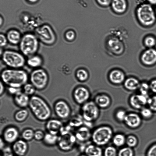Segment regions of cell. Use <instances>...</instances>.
Returning <instances> with one entry per match:
<instances>
[{"instance_id": "obj_44", "label": "cell", "mask_w": 156, "mask_h": 156, "mask_svg": "<svg viewBox=\"0 0 156 156\" xmlns=\"http://www.w3.org/2000/svg\"><path fill=\"white\" fill-rule=\"evenodd\" d=\"M0 47L2 48L7 45L8 41L6 36L2 34H0Z\"/></svg>"}, {"instance_id": "obj_28", "label": "cell", "mask_w": 156, "mask_h": 156, "mask_svg": "<svg viewBox=\"0 0 156 156\" xmlns=\"http://www.w3.org/2000/svg\"><path fill=\"white\" fill-rule=\"evenodd\" d=\"M29 114V112L27 109L22 108L15 112L14 118L16 121L19 122H22L27 119Z\"/></svg>"}, {"instance_id": "obj_41", "label": "cell", "mask_w": 156, "mask_h": 156, "mask_svg": "<svg viewBox=\"0 0 156 156\" xmlns=\"http://www.w3.org/2000/svg\"><path fill=\"white\" fill-rule=\"evenodd\" d=\"M142 116L144 118L149 119L152 115V112L151 109L147 108L142 109L141 111Z\"/></svg>"}, {"instance_id": "obj_8", "label": "cell", "mask_w": 156, "mask_h": 156, "mask_svg": "<svg viewBox=\"0 0 156 156\" xmlns=\"http://www.w3.org/2000/svg\"><path fill=\"white\" fill-rule=\"evenodd\" d=\"M35 35L39 41L46 45H52L56 41L54 32L48 25H44L37 28Z\"/></svg>"}, {"instance_id": "obj_55", "label": "cell", "mask_w": 156, "mask_h": 156, "mask_svg": "<svg viewBox=\"0 0 156 156\" xmlns=\"http://www.w3.org/2000/svg\"><path fill=\"white\" fill-rule=\"evenodd\" d=\"M3 19L1 17H0V25H1L2 23H3Z\"/></svg>"}, {"instance_id": "obj_18", "label": "cell", "mask_w": 156, "mask_h": 156, "mask_svg": "<svg viewBox=\"0 0 156 156\" xmlns=\"http://www.w3.org/2000/svg\"><path fill=\"white\" fill-rule=\"evenodd\" d=\"M124 122L127 126L131 128H134L140 126L141 122V119L138 114L130 113L126 114Z\"/></svg>"}, {"instance_id": "obj_3", "label": "cell", "mask_w": 156, "mask_h": 156, "mask_svg": "<svg viewBox=\"0 0 156 156\" xmlns=\"http://www.w3.org/2000/svg\"><path fill=\"white\" fill-rule=\"evenodd\" d=\"M39 44V41L36 35L29 33L22 36L19 45L20 52L28 58L36 54Z\"/></svg>"}, {"instance_id": "obj_21", "label": "cell", "mask_w": 156, "mask_h": 156, "mask_svg": "<svg viewBox=\"0 0 156 156\" xmlns=\"http://www.w3.org/2000/svg\"><path fill=\"white\" fill-rule=\"evenodd\" d=\"M6 36L8 42L14 45L19 44L22 37L20 32L15 29L8 31Z\"/></svg>"}, {"instance_id": "obj_38", "label": "cell", "mask_w": 156, "mask_h": 156, "mask_svg": "<svg viewBox=\"0 0 156 156\" xmlns=\"http://www.w3.org/2000/svg\"><path fill=\"white\" fill-rule=\"evenodd\" d=\"M77 76L81 81H84L88 77V74L85 70L82 69L79 70L77 73Z\"/></svg>"}, {"instance_id": "obj_11", "label": "cell", "mask_w": 156, "mask_h": 156, "mask_svg": "<svg viewBox=\"0 0 156 156\" xmlns=\"http://www.w3.org/2000/svg\"><path fill=\"white\" fill-rule=\"evenodd\" d=\"M54 108L55 114L60 119H67L70 115V108L64 100H60L57 101L54 104Z\"/></svg>"}, {"instance_id": "obj_35", "label": "cell", "mask_w": 156, "mask_h": 156, "mask_svg": "<svg viewBox=\"0 0 156 156\" xmlns=\"http://www.w3.org/2000/svg\"><path fill=\"white\" fill-rule=\"evenodd\" d=\"M126 143L130 147H135L137 143V140L136 138L132 135H129L126 138Z\"/></svg>"}, {"instance_id": "obj_6", "label": "cell", "mask_w": 156, "mask_h": 156, "mask_svg": "<svg viewBox=\"0 0 156 156\" xmlns=\"http://www.w3.org/2000/svg\"><path fill=\"white\" fill-rule=\"evenodd\" d=\"M36 90H41L47 87L49 81L48 73L40 68L34 69L31 73L29 78Z\"/></svg>"}, {"instance_id": "obj_49", "label": "cell", "mask_w": 156, "mask_h": 156, "mask_svg": "<svg viewBox=\"0 0 156 156\" xmlns=\"http://www.w3.org/2000/svg\"><path fill=\"white\" fill-rule=\"evenodd\" d=\"M98 3L100 5L103 6L109 5L112 2V0H96Z\"/></svg>"}, {"instance_id": "obj_54", "label": "cell", "mask_w": 156, "mask_h": 156, "mask_svg": "<svg viewBox=\"0 0 156 156\" xmlns=\"http://www.w3.org/2000/svg\"><path fill=\"white\" fill-rule=\"evenodd\" d=\"M27 1L31 3H35L37 2L39 0H27Z\"/></svg>"}, {"instance_id": "obj_50", "label": "cell", "mask_w": 156, "mask_h": 156, "mask_svg": "<svg viewBox=\"0 0 156 156\" xmlns=\"http://www.w3.org/2000/svg\"><path fill=\"white\" fill-rule=\"evenodd\" d=\"M150 87L152 91L156 93V80H153L151 82Z\"/></svg>"}, {"instance_id": "obj_52", "label": "cell", "mask_w": 156, "mask_h": 156, "mask_svg": "<svg viewBox=\"0 0 156 156\" xmlns=\"http://www.w3.org/2000/svg\"><path fill=\"white\" fill-rule=\"evenodd\" d=\"M4 140L1 137L0 138V147L1 150H2L4 147Z\"/></svg>"}, {"instance_id": "obj_9", "label": "cell", "mask_w": 156, "mask_h": 156, "mask_svg": "<svg viewBox=\"0 0 156 156\" xmlns=\"http://www.w3.org/2000/svg\"><path fill=\"white\" fill-rule=\"evenodd\" d=\"M99 108L94 102L90 101L85 103L81 109L83 119L87 122L96 120L99 116Z\"/></svg>"}, {"instance_id": "obj_47", "label": "cell", "mask_w": 156, "mask_h": 156, "mask_svg": "<svg viewBox=\"0 0 156 156\" xmlns=\"http://www.w3.org/2000/svg\"><path fill=\"white\" fill-rule=\"evenodd\" d=\"M2 150L4 156H13L12 154V149L9 147H5L2 149Z\"/></svg>"}, {"instance_id": "obj_57", "label": "cell", "mask_w": 156, "mask_h": 156, "mask_svg": "<svg viewBox=\"0 0 156 156\" xmlns=\"http://www.w3.org/2000/svg\"><path fill=\"white\" fill-rule=\"evenodd\" d=\"M155 11H156V9H155Z\"/></svg>"}, {"instance_id": "obj_42", "label": "cell", "mask_w": 156, "mask_h": 156, "mask_svg": "<svg viewBox=\"0 0 156 156\" xmlns=\"http://www.w3.org/2000/svg\"><path fill=\"white\" fill-rule=\"evenodd\" d=\"M144 42L147 46L151 47L153 46L155 44L156 41L153 37H148L145 38Z\"/></svg>"}, {"instance_id": "obj_40", "label": "cell", "mask_w": 156, "mask_h": 156, "mask_svg": "<svg viewBox=\"0 0 156 156\" xmlns=\"http://www.w3.org/2000/svg\"><path fill=\"white\" fill-rule=\"evenodd\" d=\"M45 134L41 130H37L34 132V138L36 140L40 141L43 140Z\"/></svg>"}, {"instance_id": "obj_17", "label": "cell", "mask_w": 156, "mask_h": 156, "mask_svg": "<svg viewBox=\"0 0 156 156\" xmlns=\"http://www.w3.org/2000/svg\"><path fill=\"white\" fill-rule=\"evenodd\" d=\"M30 100L29 96L21 91L14 95V101L15 104L22 108H25L29 106Z\"/></svg>"}, {"instance_id": "obj_13", "label": "cell", "mask_w": 156, "mask_h": 156, "mask_svg": "<svg viewBox=\"0 0 156 156\" xmlns=\"http://www.w3.org/2000/svg\"><path fill=\"white\" fill-rule=\"evenodd\" d=\"M63 126L62 122L56 119L48 120L45 125V128L48 133L57 135L60 133Z\"/></svg>"}, {"instance_id": "obj_56", "label": "cell", "mask_w": 156, "mask_h": 156, "mask_svg": "<svg viewBox=\"0 0 156 156\" xmlns=\"http://www.w3.org/2000/svg\"><path fill=\"white\" fill-rule=\"evenodd\" d=\"M80 156H87V155H81Z\"/></svg>"}, {"instance_id": "obj_37", "label": "cell", "mask_w": 156, "mask_h": 156, "mask_svg": "<svg viewBox=\"0 0 156 156\" xmlns=\"http://www.w3.org/2000/svg\"><path fill=\"white\" fill-rule=\"evenodd\" d=\"M126 114L124 110L119 109L116 112L115 117L117 120L119 122L124 121Z\"/></svg>"}, {"instance_id": "obj_4", "label": "cell", "mask_w": 156, "mask_h": 156, "mask_svg": "<svg viewBox=\"0 0 156 156\" xmlns=\"http://www.w3.org/2000/svg\"><path fill=\"white\" fill-rule=\"evenodd\" d=\"M1 56L3 62L8 68L21 69L26 63L25 56L21 52L16 51L6 50Z\"/></svg>"}, {"instance_id": "obj_39", "label": "cell", "mask_w": 156, "mask_h": 156, "mask_svg": "<svg viewBox=\"0 0 156 156\" xmlns=\"http://www.w3.org/2000/svg\"><path fill=\"white\" fill-rule=\"evenodd\" d=\"M147 103L151 110L156 111V95L148 98Z\"/></svg>"}, {"instance_id": "obj_22", "label": "cell", "mask_w": 156, "mask_h": 156, "mask_svg": "<svg viewBox=\"0 0 156 156\" xmlns=\"http://www.w3.org/2000/svg\"><path fill=\"white\" fill-rule=\"evenodd\" d=\"M26 63L29 67L36 69L42 65L43 60L41 56L36 54L28 57Z\"/></svg>"}, {"instance_id": "obj_5", "label": "cell", "mask_w": 156, "mask_h": 156, "mask_svg": "<svg viewBox=\"0 0 156 156\" xmlns=\"http://www.w3.org/2000/svg\"><path fill=\"white\" fill-rule=\"evenodd\" d=\"M112 128L107 126H103L96 129L91 135L92 140L95 144L98 146L105 145L113 137Z\"/></svg>"}, {"instance_id": "obj_24", "label": "cell", "mask_w": 156, "mask_h": 156, "mask_svg": "<svg viewBox=\"0 0 156 156\" xmlns=\"http://www.w3.org/2000/svg\"><path fill=\"white\" fill-rule=\"evenodd\" d=\"M94 102L99 108H106L109 106L111 101L109 97L102 94L97 96L95 99Z\"/></svg>"}, {"instance_id": "obj_7", "label": "cell", "mask_w": 156, "mask_h": 156, "mask_svg": "<svg viewBox=\"0 0 156 156\" xmlns=\"http://www.w3.org/2000/svg\"><path fill=\"white\" fill-rule=\"evenodd\" d=\"M136 14L140 22L144 25H152L155 21L154 11L149 4H144L140 5L137 9Z\"/></svg>"}, {"instance_id": "obj_19", "label": "cell", "mask_w": 156, "mask_h": 156, "mask_svg": "<svg viewBox=\"0 0 156 156\" xmlns=\"http://www.w3.org/2000/svg\"><path fill=\"white\" fill-rule=\"evenodd\" d=\"M89 129L86 126H81L76 130L75 135L77 140L81 142L88 140L91 137Z\"/></svg>"}, {"instance_id": "obj_30", "label": "cell", "mask_w": 156, "mask_h": 156, "mask_svg": "<svg viewBox=\"0 0 156 156\" xmlns=\"http://www.w3.org/2000/svg\"><path fill=\"white\" fill-rule=\"evenodd\" d=\"M112 139L113 144L117 147H122L126 143V138L124 135L122 134L115 135Z\"/></svg>"}, {"instance_id": "obj_16", "label": "cell", "mask_w": 156, "mask_h": 156, "mask_svg": "<svg viewBox=\"0 0 156 156\" xmlns=\"http://www.w3.org/2000/svg\"><path fill=\"white\" fill-rule=\"evenodd\" d=\"M147 97L142 94L134 95L130 97L129 103L135 108L139 109L147 103Z\"/></svg>"}, {"instance_id": "obj_45", "label": "cell", "mask_w": 156, "mask_h": 156, "mask_svg": "<svg viewBox=\"0 0 156 156\" xmlns=\"http://www.w3.org/2000/svg\"><path fill=\"white\" fill-rule=\"evenodd\" d=\"M66 39L69 41L73 40L75 37V34L72 30H69L66 32L65 35Z\"/></svg>"}, {"instance_id": "obj_2", "label": "cell", "mask_w": 156, "mask_h": 156, "mask_svg": "<svg viewBox=\"0 0 156 156\" xmlns=\"http://www.w3.org/2000/svg\"><path fill=\"white\" fill-rule=\"evenodd\" d=\"M28 106L34 116L39 121H48L51 115V110L49 105L38 96L33 95L30 98Z\"/></svg>"}, {"instance_id": "obj_25", "label": "cell", "mask_w": 156, "mask_h": 156, "mask_svg": "<svg viewBox=\"0 0 156 156\" xmlns=\"http://www.w3.org/2000/svg\"><path fill=\"white\" fill-rule=\"evenodd\" d=\"M85 152L87 156H102V151L101 148L95 144H90L85 148Z\"/></svg>"}, {"instance_id": "obj_51", "label": "cell", "mask_w": 156, "mask_h": 156, "mask_svg": "<svg viewBox=\"0 0 156 156\" xmlns=\"http://www.w3.org/2000/svg\"><path fill=\"white\" fill-rule=\"evenodd\" d=\"M0 95H2L4 91L5 90V86L4 83L1 81L0 83Z\"/></svg>"}, {"instance_id": "obj_15", "label": "cell", "mask_w": 156, "mask_h": 156, "mask_svg": "<svg viewBox=\"0 0 156 156\" xmlns=\"http://www.w3.org/2000/svg\"><path fill=\"white\" fill-rule=\"evenodd\" d=\"M74 98L76 102L79 104H84L87 102L90 97L88 90L83 87H79L75 90Z\"/></svg>"}, {"instance_id": "obj_46", "label": "cell", "mask_w": 156, "mask_h": 156, "mask_svg": "<svg viewBox=\"0 0 156 156\" xmlns=\"http://www.w3.org/2000/svg\"><path fill=\"white\" fill-rule=\"evenodd\" d=\"M147 156H156V144L150 148L147 152Z\"/></svg>"}, {"instance_id": "obj_20", "label": "cell", "mask_w": 156, "mask_h": 156, "mask_svg": "<svg viewBox=\"0 0 156 156\" xmlns=\"http://www.w3.org/2000/svg\"><path fill=\"white\" fill-rule=\"evenodd\" d=\"M141 60L147 65L154 64L156 62V50L151 49L146 51L142 56Z\"/></svg>"}, {"instance_id": "obj_29", "label": "cell", "mask_w": 156, "mask_h": 156, "mask_svg": "<svg viewBox=\"0 0 156 156\" xmlns=\"http://www.w3.org/2000/svg\"><path fill=\"white\" fill-rule=\"evenodd\" d=\"M124 84L126 87L130 90H135L140 86L138 81L133 78H129L127 79Z\"/></svg>"}, {"instance_id": "obj_53", "label": "cell", "mask_w": 156, "mask_h": 156, "mask_svg": "<svg viewBox=\"0 0 156 156\" xmlns=\"http://www.w3.org/2000/svg\"><path fill=\"white\" fill-rule=\"evenodd\" d=\"M150 3L152 4H156V0H147Z\"/></svg>"}, {"instance_id": "obj_1", "label": "cell", "mask_w": 156, "mask_h": 156, "mask_svg": "<svg viewBox=\"0 0 156 156\" xmlns=\"http://www.w3.org/2000/svg\"><path fill=\"white\" fill-rule=\"evenodd\" d=\"M1 81L9 87L21 88L27 83L29 77L27 73L21 69L8 68L1 73Z\"/></svg>"}, {"instance_id": "obj_33", "label": "cell", "mask_w": 156, "mask_h": 156, "mask_svg": "<svg viewBox=\"0 0 156 156\" xmlns=\"http://www.w3.org/2000/svg\"><path fill=\"white\" fill-rule=\"evenodd\" d=\"M132 149L129 147H126L120 149L118 153L117 156H133Z\"/></svg>"}, {"instance_id": "obj_23", "label": "cell", "mask_w": 156, "mask_h": 156, "mask_svg": "<svg viewBox=\"0 0 156 156\" xmlns=\"http://www.w3.org/2000/svg\"><path fill=\"white\" fill-rule=\"evenodd\" d=\"M112 7L113 10L116 13H122L124 12L127 7L126 0H112Z\"/></svg>"}, {"instance_id": "obj_32", "label": "cell", "mask_w": 156, "mask_h": 156, "mask_svg": "<svg viewBox=\"0 0 156 156\" xmlns=\"http://www.w3.org/2000/svg\"><path fill=\"white\" fill-rule=\"evenodd\" d=\"M36 88L30 83H27L23 87V92L28 96L33 95L35 92Z\"/></svg>"}, {"instance_id": "obj_14", "label": "cell", "mask_w": 156, "mask_h": 156, "mask_svg": "<svg viewBox=\"0 0 156 156\" xmlns=\"http://www.w3.org/2000/svg\"><path fill=\"white\" fill-rule=\"evenodd\" d=\"M12 149L18 156H24L28 150V144L27 141L23 139L17 140L13 144Z\"/></svg>"}, {"instance_id": "obj_12", "label": "cell", "mask_w": 156, "mask_h": 156, "mask_svg": "<svg viewBox=\"0 0 156 156\" xmlns=\"http://www.w3.org/2000/svg\"><path fill=\"white\" fill-rule=\"evenodd\" d=\"M19 132L18 129L13 126H9L6 128L2 134V139L8 144H13L18 138Z\"/></svg>"}, {"instance_id": "obj_43", "label": "cell", "mask_w": 156, "mask_h": 156, "mask_svg": "<svg viewBox=\"0 0 156 156\" xmlns=\"http://www.w3.org/2000/svg\"><path fill=\"white\" fill-rule=\"evenodd\" d=\"M140 90L141 94L147 96L149 87L146 83H143L140 86Z\"/></svg>"}, {"instance_id": "obj_36", "label": "cell", "mask_w": 156, "mask_h": 156, "mask_svg": "<svg viewBox=\"0 0 156 156\" xmlns=\"http://www.w3.org/2000/svg\"><path fill=\"white\" fill-rule=\"evenodd\" d=\"M83 121L79 117L73 118L69 122V126L73 127H80L83 124Z\"/></svg>"}, {"instance_id": "obj_26", "label": "cell", "mask_w": 156, "mask_h": 156, "mask_svg": "<svg viewBox=\"0 0 156 156\" xmlns=\"http://www.w3.org/2000/svg\"><path fill=\"white\" fill-rule=\"evenodd\" d=\"M109 77L110 80L113 83H119L124 80V75L121 71L115 70L110 73Z\"/></svg>"}, {"instance_id": "obj_10", "label": "cell", "mask_w": 156, "mask_h": 156, "mask_svg": "<svg viewBox=\"0 0 156 156\" xmlns=\"http://www.w3.org/2000/svg\"><path fill=\"white\" fill-rule=\"evenodd\" d=\"M58 142L59 148L64 151L70 150L73 147L77 140L75 135L70 132L63 131L60 133Z\"/></svg>"}, {"instance_id": "obj_27", "label": "cell", "mask_w": 156, "mask_h": 156, "mask_svg": "<svg viewBox=\"0 0 156 156\" xmlns=\"http://www.w3.org/2000/svg\"><path fill=\"white\" fill-rule=\"evenodd\" d=\"M58 136L49 133L45 134L43 140L44 143L48 146H52L58 143Z\"/></svg>"}, {"instance_id": "obj_31", "label": "cell", "mask_w": 156, "mask_h": 156, "mask_svg": "<svg viewBox=\"0 0 156 156\" xmlns=\"http://www.w3.org/2000/svg\"><path fill=\"white\" fill-rule=\"evenodd\" d=\"M34 132L30 128L25 129L22 133L21 136L23 139L26 141L31 140L34 138Z\"/></svg>"}, {"instance_id": "obj_34", "label": "cell", "mask_w": 156, "mask_h": 156, "mask_svg": "<svg viewBox=\"0 0 156 156\" xmlns=\"http://www.w3.org/2000/svg\"><path fill=\"white\" fill-rule=\"evenodd\" d=\"M104 156H117L118 152L115 147L112 146L107 147L104 151Z\"/></svg>"}, {"instance_id": "obj_48", "label": "cell", "mask_w": 156, "mask_h": 156, "mask_svg": "<svg viewBox=\"0 0 156 156\" xmlns=\"http://www.w3.org/2000/svg\"><path fill=\"white\" fill-rule=\"evenodd\" d=\"M20 89L9 87L8 92L10 94L15 95L19 92L21 91Z\"/></svg>"}]
</instances>
